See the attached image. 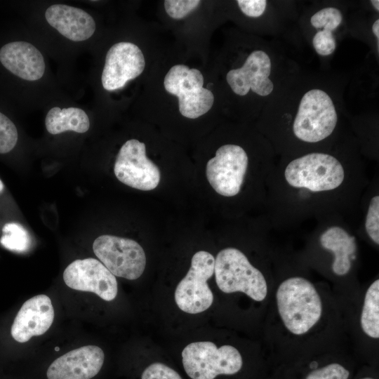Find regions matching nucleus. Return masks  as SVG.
I'll return each instance as SVG.
<instances>
[{"label":"nucleus","mask_w":379,"mask_h":379,"mask_svg":"<svg viewBox=\"0 0 379 379\" xmlns=\"http://www.w3.org/2000/svg\"><path fill=\"white\" fill-rule=\"evenodd\" d=\"M276 298L285 327L295 335L307 333L321 316L320 296L305 278L293 277L284 280L277 288Z\"/></svg>","instance_id":"f257e3e1"},{"label":"nucleus","mask_w":379,"mask_h":379,"mask_svg":"<svg viewBox=\"0 0 379 379\" xmlns=\"http://www.w3.org/2000/svg\"><path fill=\"white\" fill-rule=\"evenodd\" d=\"M338 112L331 95L313 88L301 96L291 124L293 135L306 143H317L328 138L335 129Z\"/></svg>","instance_id":"f03ea898"},{"label":"nucleus","mask_w":379,"mask_h":379,"mask_svg":"<svg viewBox=\"0 0 379 379\" xmlns=\"http://www.w3.org/2000/svg\"><path fill=\"white\" fill-rule=\"evenodd\" d=\"M284 178L291 187L312 192L331 191L345 179V170L334 156L311 152L291 161L285 168Z\"/></svg>","instance_id":"7ed1b4c3"},{"label":"nucleus","mask_w":379,"mask_h":379,"mask_svg":"<svg viewBox=\"0 0 379 379\" xmlns=\"http://www.w3.org/2000/svg\"><path fill=\"white\" fill-rule=\"evenodd\" d=\"M214 274L218 287L224 293L243 292L255 301H262L267 295L262 273L237 248H226L217 254Z\"/></svg>","instance_id":"20e7f679"},{"label":"nucleus","mask_w":379,"mask_h":379,"mask_svg":"<svg viewBox=\"0 0 379 379\" xmlns=\"http://www.w3.org/2000/svg\"><path fill=\"white\" fill-rule=\"evenodd\" d=\"M182 364L192 379H214L218 375H233L243 364L237 348L222 345L219 348L212 342H194L182 352Z\"/></svg>","instance_id":"39448f33"},{"label":"nucleus","mask_w":379,"mask_h":379,"mask_svg":"<svg viewBox=\"0 0 379 379\" xmlns=\"http://www.w3.org/2000/svg\"><path fill=\"white\" fill-rule=\"evenodd\" d=\"M204 77L195 68L175 65L167 72L164 80L165 90L178 98L180 114L188 119H197L212 107L213 93L204 87Z\"/></svg>","instance_id":"423d86ee"},{"label":"nucleus","mask_w":379,"mask_h":379,"mask_svg":"<svg viewBox=\"0 0 379 379\" xmlns=\"http://www.w3.org/2000/svg\"><path fill=\"white\" fill-rule=\"evenodd\" d=\"M215 258L205 251L197 252L185 277L175 291V301L178 307L189 314L206 310L213 301V295L207 280L214 274Z\"/></svg>","instance_id":"0eeeda50"},{"label":"nucleus","mask_w":379,"mask_h":379,"mask_svg":"<svg viewBox=\"0 0 379 379\" xmlns=\"http://www.w3.org/2000/svg\"><path fill=\"white\" fill-rule=\"evenodd\" d=\"M93 250L100 262L114 276L134 280L143 273L145 253L135 241L104 234L96 238Z\"/></svg>","instance_id":"6e6552de"},{"label":"nucleus","mask_w":379,"mask_h":379,"mask_svg":"<svg viewBox=\"0 0 379 379\" xmlns=\"http://www.w3.org/2000/svg\"><path fill=\"white\" fill-rule=\"evenodd\" d=\"M248 165V157L242 147L235 144L223 145L207 162L206 178L218 194L234 197L241 190Z\"/></svg>","instance_id":"1a4fd4ad"},{"label":"nucleus","mask_w":379,"mask_h":379,"mask_svg":"<svg viewBox=\"0 0 379 379\" xmlns=\"http://www.w3.org/2000/svg\"><path fill=\"white\" fill-rule=\"evenodd\" d=\"M114 173L122 183L143 191L155 189L161 178L158 166L146 156L145 143L136 139L128 140L121 146Z\"/></svg>","instance_id":"9d476101"},{"label":"nucleus","mask_w":379,"mask_h":379,"mask_svg":"<svg viewBox=\"0 0 379 379\" xmlns=\"http://www.w3.org/2000/svg\"><path fill=\"white\" fill-rule=\"evenodd\" d=\"M272 59L265 51L256 49L246 57L242 66L231 69L226 74L227 82L237 95L244 96L250 91L260 97H267L274 91L270 79Z\"/></svg>","instance_id":"9b49d317"},{"label":"nucleus","mask_w":379,"mask_h":379,"mask_svg":"<svg viewBox=\"0 0 379 379\" xmlns=\"http://www.w3.org/2000/svg\"><path fill=\"white\" fill-rule=\"evenodd\" d=\"M65 284L74 290L92 292L106 301L118 291L115 276L99 260L88 258L71 262L63 272Z\"/></svg>","instance_id":"f8f14e48"},{"label":"nucleus","mask_w":379,"mask_h":379,"mask_svg":"<svg viewBox=\"0 0 379 379\" xmlns=\"http://www.w3.org/2000/svg\"><path fill=\"white\" fill-rule=\"evenodd\" d=\"M145 60L140 48L131 42H119L108 50L101 81L109 91L123 88L144 71Z\"/></svg>","instance_id":"ddd939ff"},{"label":"nucleus","mask_w":379,"mask_h":379,"mask_svg":"<svg viewBox=\"0 0 379 379\" xmlns=\"http://www.w3.org/2000/svg\"><path fill=\"white\" fill-rule=\"evenodd\" d=\"M105 354L95 345L71 350L55 359L46 371L48 379H91L102 367Z\"/></svg>","instance_id":"4468645a"},{"label":"nucleus","mask_w":379,"mask_h":379,"mask_svg":"<svg viewBox=\"0 0 379 379\" xmlns=\"http://www.w3.org/2000/svg\"><path fill=\"white\" fill-rule=\"evenodd\" d=\"M54 319L51 300L46 295H35L22 305L11 326V335L19 343L45 333Z\"/></svg>","instance_id":"2eb2a0df"},{"label":"nucleus","mask_w":379,"mask_h":379,"mask_svg":"<svg viewBox=\"0 0 379 379\" xmlns=\"http://www.w3.org/2000/svg\"><path fill=\"white\" fill-rule=\"evenodd\" d=\"M0 62L12 74L29 81L40 79L46 68L41 52L26 41H13L3 46Z\"/></svg>","instance_id":"dca6fc26"},{"label":"nucleus","mask_w":379,"mask_h":379,"mask_svg":"<svg viewBox=\"0 0 379 379\" xmlns=\"http://www.w3.org/2000/svg\"><path fill=\"white\" fill-rule=\"evenodd\" d=\"M48 23L73 41L87 40L94 34L95 22L85 11L65 4H53L45 12Z\"/></svg>","instance_id":"f3484780"},{"label":"nucleus","mask_w":379,"mask_h":379,"mask_svg":"<svg viewBox=\"0 0 379 379\" xmlns=\"http://www.w3.org/2000/svg\"><path fill=\"white\" fill-rule=\"evenodd\" d=\"M321 246L334 255L331 266L333 273L338 276L347 274L351 268L350 256L356 251L354 237L339 226H332L326 229L320 236Z\"/></svg>","instance_id":"a211bd4d"},{"label":"nucleus","mask_w":379,"mask_h":379,"mask_svg":"<svg viewBox=\"0 0 379 379\" xmlns=\"http://www.w3.org/2000/svg\"><path fill=\"white\" fill-rule=\"evenodd\" d=\"M45 125L47 131L53 135L67 131L83 133L89 129L90 121L87 114L81 108L54 107L48 112Z\"/></svg>","instance_id":"6ab92c4d"},{"label":"nucleus","mask_w":379,"mask_h":379,"mask_svg":"<svg viewBox=\"0 0 379 379\" xmlns=\"http://www.w3.org/2000/svg\"><path fill=\"white\" fill-rule=\"evenodd\" d=\"M363 331L373 338H379V280L366 291L360 318Z\"/></svg>","instance_id":"aec40b11"},{"label":"nucleus","mask_w":379,"mask_h":379,"mask_svg":"<svg viewBox=\"0 0 379 379\" xmlns=\"http://www.w3.org/2000/svg\"><path fill=\"white\" fill-rule=\"evenodd\" d=\"M2 232L0 242L6 248L19 253L25 252L29 248L30 237L21 225L15 222L6 223Z\"/></svg>","instance_id":"412c9836"},{"label":"nucleus","mask_w":379,"mask_h":379,"mask_svg":"<svg viewBox=\"0 0 379 379\" xmlns=\"http://www.w3.org/2000/svg\"><path fill=\"white\" fill-rule=\"evenodd\" d=\"M343 14L335 7H325L315 12L310 18L311 25L317 30L332 32L343 22Z\"/></svg>","instance_id":"4be33fe9"},{"label":"nucleus","mask_w":379,"mask_h":379,"mask_svg":"<svg viewBox=\"0 0 379 379\" xmlns=\"http://www.w3.org/2000/svg\"><path fill=\"white\" fill-rule=\"evenodd\" d=\"M18 138V130L5 114L0 112V154H5L12 150Z\"/></svg>","instance_id":"5701e85b"},{"label":"nucleus","mask_w":379,"mask_h":379,"mask_svg":"<svg viewBox=\"0 0 379 379\" xmlns=\"http://www.w3.org/2000/svg\"><path fill=\"white\" fill-rule=\"evenodd\" d=\"M365 230L369 238L377 245L379 244V196L375 195L369 202Z\"/></svg>","instance_id":"b1692460"},{"label":"nucleus","mask_w":379,"mask_h":379,"mask_svg":"<svg viewBox=\"0 0 379 379\" xmlns=\"http://www.w3.org/2000/svg\"><path fill=\"white\" fill-rule=\"evenodd\" d=\"M312 46L321 56L331 55L336 48V39L332 32L317 30L312 37Z\"/></svg>","instance_id":"393cba45"},{"label":"nucleus","mask_w":379,"mask_h":379,"mask_svg":"<svg viewBox=\"0 0 379 379\" xmlns=\"http://www.w3.org/2000/svg\"><path fill=\"white\" fill-rule=\"evenodd\" d=\"M199 0H166L164 8L173 19H181L194 11L199 4Z\"/></svg>","instance_id":"a878e982"},{"label":"nucleus","mask_w":379,"mask_h":379,"mask_svg":"<svg viewBox=\"0 0 379 379\" xmlns=\"http://www.w3.org/2000/svg\"><path fill=\"white\" fill-rule=\"evenodd\" d=\"M349 375L345 367L333 363L312 371L305 379H348Z\"/></svg>","instance_id":"bb28decb"},{"label":"nucleus","mask_w":379,"mask_h":379,"mask_svg":"<svg viewBox=\"0 0 379 379\" xmlns=\"http://www.w3.org/2000/svg\"><path fill=\"white\" fill-rule=\"evenodd\" d=\"M141 379H182L181 376L173 368L162 364L153 363L142 372Z\"/></svg>","instance_id":"cd10ccee"},{"label":"nucleus","mask_w":379,"mask_h":379,"mask_svg":"<svg viewBox=\"0 0 379 379\" xmlns=\"http://www.w3.org/2000/svg\"><path fill=\"white\" fill-rule=\"evenodd\" d=\"M236 2L241 11L250 18L262 15L267 6L265 0H238Z\"/></svg>","instance_id":"c85d7f7f"},{"label":"nucleus","mask_w":379,"mask_h":379,"mask_svg":"<svg viewBox=\"0 0 379 379\" xmlns=\"http://www.w3.org/2000/svg\"><path fill=\"white\" fill-rule=\"evenodd\" d=\"M372 32L377 39L378 49L379 47V20L376 19L372 25Z\"/></svg>","instance_id":"c756f323"},{"label":"nucleus","mask_w":379,"mask_h":379,"mask_svg":"<svg viewBox=\"0 0 379 379\" xmlns=\"http://www.w3.org/2000/svg\"><path fill=\"white\" fill-rule=\"evenodd\" d=\"M371 4H372L373 7L377 12L379 11V1L378 0H371Z\"/></svg>","instance_id":"7c9ffc66"},{"label":"nucleus","mask_w":379,"mask_h":379,"mask_svg":"<svg viewBox=\"0 0 379 379\" xmlns=\"http://www.w3.org/2000/svg\"><path fill=\"white\" fill-rule=\"evenodd\" d=\"M3 190H4V184L2 181L0 180V193L3 191Z\"/></svg>","instance_id":"2f4dec72"},{"label":"nucleus","mask_w":379,"mask_h":379,"mask_svg":"<svg viewBox=\"0 0 379 379\" xmlns=\"http://www.w3.org/2000/svg\"><path fill=\"white\" fill-rule=\"evenodd\" d=\"M59 350H60V348L58 347H55V351H59Z\"/></svg>","instance_id":"473e14b6"},{"label":"nucleus","mask_w":379,"mask_h":379,"mask_svg":"<svg viewBox=\"0 0 379 379\" xmlns=\"http://www.w3.org/2000/svg\"><path fill=\"white\" fill-rule=\"evenodd\" d=\"M361 379H373V378L366 377V378H361Z\"/></svg>","instance_id":"72a5a7b5"}]
</instances>
